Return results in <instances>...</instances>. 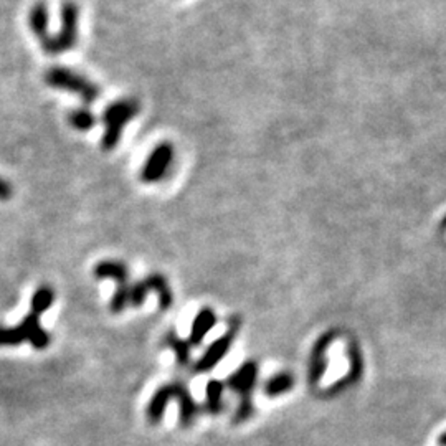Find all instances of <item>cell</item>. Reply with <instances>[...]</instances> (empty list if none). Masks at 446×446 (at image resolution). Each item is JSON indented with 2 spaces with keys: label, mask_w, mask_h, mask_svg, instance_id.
I'll return each instance as SVG.
<instances>
[{
  "label": "cell",
  "mask_w": 446,
  "mask_h": 446,
  "mask_svg": "<svg viewBox=\"0 0 446 446\" xmlns=\"http://www.w3.org/2000/svg\"><path fill=\"white\" fill-rule=\"evenodd\" d=\"M172 400H176L178 403V410H180L178 421H180V427H192L202 408L198 407L197 401L193 400L192 393H190L189 387L184 382L164 384L157 388L156 393L152 395V399L149 400L148 408H145V416H148L149 423H159V421L164 419V412L165 408H167L169 401Z\"/></svg>",
  "instance_id": "1"
},
{
  "label": "cell",
  "mask_w": 446,
  "mask_h": 446,
  "mask_svg": "<svg viewBox=\"0 0 446 446\" xmlns=\"http://www.w3.org/2000/svg\"><path fill=\"white\" fill-rule=\"evenodd\" d=\"M259 368L255 360H246L242 364L232 375L226 379V387L238 395V407L233 415V423H245L251 416L255 415V405H253V390L258 382Z\"/></svg>",
  "instance_id": "2"
},
{
  "label": "cell",
  "mask_w": 446,
  "mask_h": 446,
  "mask_svg": "<svg viewBox=\"0 0 446 446\" xmlns=\"http://www.w3.org/2000/svg\"><path fill=\"white\" fill-rule=\"evenodd\" d=\"M139 103L136 99H119L111 103L103 113L104 132L101 145L104 151H113L119 144L123 131L132 117L139 115Z\"/></svg>",
  "instance_id": "3"
},
{
  "label": "cell",
  "mask_w": 446,
  "mask_h": 446,
  "mask_svg": "<svg viewBox=\"0 0 446 446\" xmlns=\"http://www.w3.org/2000/svg\"><path fill=\"white\" fill-rule=\"evenodd\" d=\"M23 342H30L36 351H45L51 342L50 334L40 324V316L34 311L28 312L19 326H0V347L20 346Z\"/></svg>",
  "instance_id": "4"
},
{
  "label": "cell",
  "mask_w": 446,
  "mask_h": 446,
  "mask_svg": "<svg viewBox=\"0 0 446 446\" xmlns=\"http://www.w3.org/2000/svg\"><path fill=\"white\" fill-rule=\"evenodd\" d=\"M45 81L48 86L62 89L76 95L83 103L91 104L99 99L101 89L96 83L88 80L84 75H80L75 70L64 67H54L45 73Z\"/></svg>",
  "instance_id": "5"
},
{
  "label": "cell",
  "mask_w": 446,
  "mask_h": 446,
  "mask_svg": "<svg viewBox=\"0 0 446 446\" xmlns=\"http://www.w3.org/2000/svg\"><path fill=\"white\" fill-rule=\"evenodd\" d=\"M78 20L80 9L75 2L67 0L62 5V23H60L58 34L48 36V40L42 45L43 51L48 55H60L75 48L78 42Z\"/></svg>",
  "instance_id": "6"
},
{
  "label": "cell",
  "mask_w": 446,
  "mask_h": 446,
  "mask_svg": "<svg viewBox=\"0 0 446 446\" xmlns=\"http://www.w3.org/2000/svg\"><path fill=\"white\" fill-rule=\"evenodd\" d=\"M93 274L98 279H115L116 293L109 303V311L115 314L123 312L129 306V290H131L128 265L117 259H104L95 266Z\"/></svg>",
  "instance_id": "7"
},
{
  "label": "cell",
  "mask_w": 446,
  "mask_h": 446,
  "mask_svg": "<svg viewBox=\"0 0 446 446\" xmlns=\"http://www.w3.org/2000/svg\"><path fill=\"white\" fill-rule=\"evenodd\" d=\"M149 291H154L159 298V307L162 311H169L174 304L172 290H170L167 278L161 273H152L141 281L134 283L129 290V304L134 307H141L148 298Z\"/></svg>",
  "instance_id": "8"
},
{
  "label": "cell",
  "mask_w": 446,
  "mask_h": 446,
  "mask_svg": "<svg viewBox=\"0 0 446 446\" xmlns=\"http://www.w3.org/2000/svg\"><path fill=\"white\" fill-rule=\"evenodd\" d=\"M226 326H228V329H226L225 334L217 340H213V342L207 347L205 354L193 364V374H205V372H210L213 367H217L218 364H220L223 357L228 354L230 349H232L235 336H237V332L240 331L242 327V319L238 318V316H233V318L228 319Z\"/></svg>",
  "instance_id": "9"
},
{
  "label": "cell",
  "mask_w": 446,
  "mask_h": 446,
  "mask_svg": "<svg viewBox=\"0 0 446 446\" xmlns=\"http://www.w3.org/2000/svg\"><path fill=\"white\" fill-rule=\"evenodd\" d=\"M174 145L170 143H161L152 149L141 169V180L144 184H156L162 180L169 172L174 162Z\"/></svg>",
  "instance_id": "10"
},
{
  "label": "cell",
  "mask_w": 446,
  "mask_h": 446,
  "mask_svg": "<svg viewBox=\"0 0 446 446\" xmlns=\"http://www.w3.org/2000/svg\"><path fill=\"white\" fill-rule=\"evenodd\" d=\"M332 340H334V336H332V332H327V334H324L322 338L314 344V347H312L309 354V362H307V380H309L311 385L318 384L319 380L322 379L324 372H326V354Z\"/></svg>",
  "instance_id": "11"
},
{
  "label": "cell",
  "mask_w": 446,
  "mask_h": 446,
  "mask_svg": "<svg viewBox=\"0 0 446 446\" xmlns=\"http://www.w3.org/2000/svg\"><path fill=\"white\" fill-rule=\"evenodd\" d=\"M215 324H217V314H215L213 309L204 307V309L198 311V314L196 316V319H193L192 322V329H190V336L187 339L190 346L192 347L200 346V344L204 342L205 336L215 327Z\"/></svg>",
  "instance_id": "12"
},
{
  "label": "cell",
  "mask_w": 446,
  "mask_h": 446,
  "mask_svg": "<svg viewBox=\"0 0 446 446\" xmlns=\"http://www.w3.org/2000/svg\"><path fill=\"white\" fill-rule=\"evenodd\" d=\"M48 23H50V14L45 2H36L28 12V25L34 35L38 38L40 45H43L48 40Z\"/></svg>",
  "instance_id": "13"
},
{
  "label": "cell",
  "mask_w": 446,
  "mask_h": 446,
  "mask_svg": "<svg viewBox=\"0 0 446 446\" xmlns=\"http://www.w3.org/2000/svg\"><path fill=\"white\" fill-rule=\"evenodd\" d=\"M223 390H225V384L222 382V380H209L207 382V387H205V405H204V410L209 413V415H213V416H218L222 415L223 412Z\"/></svg>",
  "instance_id": "14"
},
{
  "label": "cell",
  "mask_w": 446,
  "mask_h": 446,
  "mask_svg": "<svg viewBox=\"0 0 446 446\" xmlns=\"http://www.w3.org/2000/svg\"><path fill=\"white\" fill-rule=\"evenodd\" d=\"M294 384L296 379L291 372H278V374H274L266 380L265 387H263V393L266 397L274 399V397L285 395V393L293 390Z\"/></svg>",
  "instance_id": "15"
},
{
  "label": "cell",
  "mask_w": 446,
  "mask_h": 446,
  "mask_svg": "<svg viewBox=\"0 0 446 446\" xmlns=\"http://www.w3.org/2000/svg\"><path fill=\"white\" fill-rule=\"evenodd\" d=\"M164 344L174 352V354H176V360H177L178 366L184 367V368H189L190 366H192V362H190V352H192V346H190L187 339L178 338L177 332L169 331L164 338Z\"/></svg>",
  "instance_id": "16"
},
{
  "label": "cell",
  "mask_w": 446,
  "mask_h": 446,
  "mask_svg": "<svg viewBox=\"0 0 446 446\" xmlns=\"http://www.w3.org/2000/svg\"><path fill=\"white\" fill-rule=\"evenodd\" d=\"M68 123H70L71 128L76 129V131L86 132L89 129L95 128L96 117L88 108H76L68 115Z\"/></svg>",
  "instance_id": "17"
},
{
  "label": "cell",
  "mask_w": 446,
  "mask_h": 446,
  "mask_svg": "<svg viewBox=\"0 0 446 446\" xmlns=\"http://www.w3.org/2000/svg\"><path fill=\"white\" fill-rule=\"evenodd\" d=\"M55 301V291L51 290L50 286H40L38 290L35 291L34 296H32V311L36 312V314H43L51 307V304Z\"/></svg>",
  "instance_id": "18"
},
{
  "label": "cell",
  "mask_w": 446,
  "mask_h": 446,
  "mask_svg": "<svg viewBox=\"0 0 446 446\" xmlns=\"http://www.w3.org/2000/svg\"><path fill=\"white\" fill-rule=\"evenodd\" d=\"M12 196H14V187H12V184L9 180H5V178L0 177V200H9Z\"/></svg>",
  "instance_id": "19"
}]
</instances>
